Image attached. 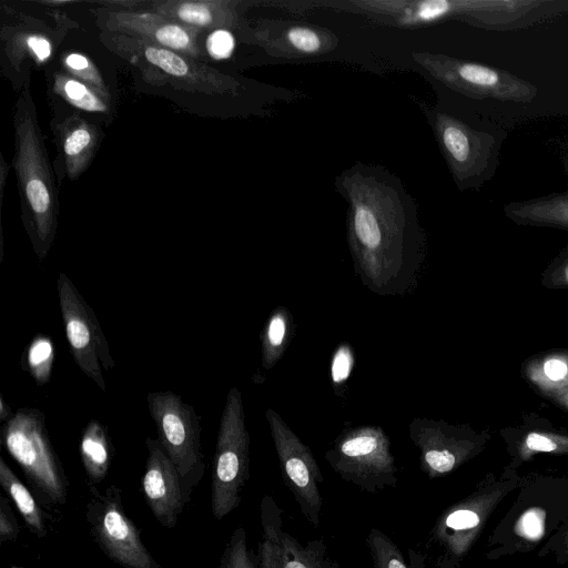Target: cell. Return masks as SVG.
Wrapping results in <instances>:
<instances>
[{
	"instance_id": "cell-30",
	"label": "cell",
	"mask_w": 568,
	"mask_h": 568,
	"mask_svg": "<svg viewBox=\"0 0 568 568\" xmlns=\"http://www.w3.org/2000/svg\"><path fill=\"white\" fill-rule=\"evenodd\" d=\"M354 356L352 347L348 344H341L332 358L331 377L337 388L346 382L352 373Z\"/></svg>"
},
{
	"instance_id": "cell-4",
	"label": "cell",
	"mask_w": 568,
	"mask_h": 568,
	"mask_svg": "<svg viewBox=\"0 0 568 568\" xmlns=\"http://www.w3.org/2000/svg\"><path fill=\"white\" fill-rule=\"evenodd\" d=\"M417 104L459 191L479 190L495 176L505 132L474 126L440 103Z\"/></svg>"
},
{
	"instance_id": "cell-6",
	"label": "cell",
	"mask_w": 568,
	"mask_h": 568,
	"mask_svg": "<svg viewBox=\"0 0 568 568\" xmlns=\"http://www.w3.org/2000/svg\"><path fill=\"white\" fill-rule=\"evenodd\" d=\"M78 24L60 12L54 24L1 3L0 64L2 74L21 91L31 68H43Z\"/></svg>"
},
{
	"instance_id": "cell-25",
	"label": "cell",
	"mask_w": 568,
	"mask_h": 568,
	"mask_svg": "<svg viewBox=\"0 0 568 568\" xmlns=\"http://www.w3.org/2000/svg\"><path fill=\"white\" fill-rule=\"evenodd\" d=\"M292 324V316L283 306L271 314L261 334L263 368L271 369L282 357L291 339Z\"/></svg>"
},
{
	"instance_id": "cell-31",
	"label": "cell",
	"mask_w": 568,
	"mask_h": 568,
	"mask_svg": "<svg viewBox=\"0 0 568 568\" xmlns=\"http://www.w3.org/2000/svg\"><path fill=\"white\" fill-rule=\"evenodd\" d=\"M262 540L258 544V566L260 568H280L277 547L271 526L261 517Z\"/></svg>"
},
{
	"instance_id": "cell-18",
	"label": "cell",
	"mask_w": 568,
	"mask_h": 568,
	"mask_svg": "<svg viewBox=\"0 0 568 568\" xmlns=\"http://www.w3.org/2000/svg\"><path fill=\"white\" fill-rule=\"evenodd\" d=\"M58 148V179H79L90 166L100 148L103 133L99 125L74 111L51 121Z\"/></svg>"
},
{
	"instance_id": "cell-13",
	"label": "cell",
	"mask_w": 568,
	"mask_h": 568,
	"mask_svg": "<svg viewBox=\"0 0 568 568\" xmlns=\"http://www.w3.org/2000/svg\"><path fill=\"white\" fill-rule=\"evenodd\" d=\"M57 286L70 353L80 369L105 392L101 365L110 371L114 361L98 317L64 273L59 274Z\"/></svg>"
},
{
	"instance_id": "cell-41",
	"label": "cell",
	"mask_w": 568,
	"mask_h": 568,
	"mask_svg": "<svg viewBox=\"0 0 568 568\" xmlns=\"http://www.w3.org/2000/svg\"><path fill=\"white\" fill-rule=\"evenodd\" d=\"M565 275H566V278H567V281H568V266H567V267H566V270H565Z\"/></svg>"
},
{
	"instance_id": "cell-22",
	"label": "cell",
	"mask_w": 568,
	"mask_h": 568,
	"mask_svg": "<svg viewBox=\"0 0 568 568\" xmlns=\"http://www.w3.org/2000/svg\"><path fill=\"white\" fill-rule=\"evenodd\" d=\"M54 95L62 99L78 112L92 116L108 119L113 114L112 101L82 81H79L62 70L53 71L50 80Z\"/></svg>"
},
{
	"instance_id": "cell-9",
	"label": "cell",
	"mask_w": 568,
	"mask_h": 568,
	"mask_svg": "<svg viewBox=\"0 0 568 568\" xmlns=\"http://www.w3.org/2000/svg\"><path fill=\"white\" fill-rule=\"evenodd\" d=\"M325 459L344 480L377 494L397 484V466L390 442L379 426L344 429L326 452Z\"/></svg>"
},
{
	"instance_id": "cell-37",
	"label": "cell",
	"mask_w": 568,
	"mask_h": 568,
	"mask_svg": "<svg viewBox=\"0 0 568 568\" xmlns=\"http://www.w3.org/2000/svg\"><path fill=\"white\" fill-rule=\"evenodd\" d=\"M544 371L552 379H561L567 374V365L559 359H549L545 363Z\"/></svg>"
},
{
	"instance_id": "cell-32",
	"label": "cell",
	"mask_w": 568,
	"mask_h": 568,
	"mask_svg": "<svg viewBox=\"0 0 568 568\" xmlns=\"http://www.w3.org/2000/svg\"><path fill=\"white\" fill-rule=\"evenodd\" d=\"M234 37L232 31L215 30L206 39V51L214 59H225L231 55L234 49Z\"/></svg>"
},
{
	"instance_id": "cell-11",
	"label": "cell",
	"mask_w": 568,
	"mask_h": 568,
	"mask_svg": "<svg viewBox=\"0 0 568 568\" xmlns=\"http://www.w3.org/2000/svg\"><path fill=\"white\" fill-rule=\"evenodd\" d=\"M90 491L85 517L91 535L104 555L123 568H161L125 514L121 489L110 485L101 493L90 485Z\"/></svg>"
},
{
	"instance_id": "cell-26",
	"label": "cell",
	"mask_w": 568,
	"mask_h": 568,
	"mask_svg": "<svg viewBox=\"0 0 568 568\" xmlns=\"http://www.w3.org/2000/svg\"><path fill=\"white\" fill-rule=\"evenodd\" d=\"M54 356L52 339L45 335H37L26 348L21 364L38 385H44L50 381Z\"/></svg>"
},
{
	"instance_id": "cell-16",
	"label": "cell",
	"mask_w": 568,
	"mask_h": 568,
	"mask_svg": "<svg viewBox=\"0 0 568 568\" xmlns=\"http://www.w3.org/2000/svg\"><path fill=\"white\" fill-rule=\"evenodd\" d=\"M101 31L121 33L200 60L201 30L171 20L152 11L93 10Z\"/></svg>"
},
{
	"instance_id": "cell-3",
	"label": "cell",
	"mask_w": 568,
	"mask_h": 568,
	"mask_svg": "<svg viewBox=\"0 0 568 568\" xmlns=\"http://www.w3.org/2000/svg\"><path fill=\"white\" fill-rule=\"evenodd\" d=\"M16 172L21 220L38 258L47 257L57 234L60 211L57 175L50 163L29 83L13 112Z\"/></svg>"
},
{
	"instance_id": "cell-20",
	"label": "cell",
	"mask_w": 568,
	"mask_h": 568,
	"mask_svg": "<svg viewBox=\"0 0 568 568\" xmlns=\"http://www.w3.org/2000/svg\"><path fill=\"white\" fill-rule=\"evenodd\" d=\"M261 517L273 531L280 568H338L328 557L322 540H311L303 546L297 539L283 530L282 510L272 496H264L261 501Z\"/></svg>"
},
{
	"instance_id": "cell-39",
	"label": "cell",
	"mask_w": 568,
	"mask_h": 568,
	"mask_svg": "<svg viewBox=\"0 0 568 568\" xmlns=\"http://www.w3.org/2000/svg\"><path fill=\"white\" fill-rule=\"evenodd\" d=\"M37 3L48 7L51 10L60 9L61 7H68L78 3V1L74 0H41L37 1Z\"/></svg>"
},
{
	"instance_id": "cell-40",
	"label": "cell",
	"mask_w": 568,
	"mask_h": 568,
	"mask_svg": "<svg viewBox=\"0 0 568 568\" xmlns=\"http://www.w3.org/2000/svg\"><path fill=\"white\" fill-rule=\"evenodd\" d=\"M13 415L14 414L12 413L11 407L9 406V404H7L3 395L0 394V420L2 423H6L9 419H11Z\"/></svg>"
},
{
	"instance_id": "cell-34",
	"label": "cell",
	"mask_w": 568,
	"mask_h": 568,
	"mask_svg": "<svg viewBox=\"0 0 568 568\" xmlns=\"http://www.w3.org/2000/svg\"><path fill=\"white\" fill-rule=\"evenodd\" d=\"M542 550V554L550 550L555 551L559 564L568 561V523L549 540Z\"/></svg>"
},
{
	"instance_id": "cell-21",
	"label": "cell",
	"mask_w": 568,
	"mask_h": 568,
	"mask_svg": "<svg viewBox=\"0 0 568 568\" xmlns=\"http://www.w3.org/2000/svg\"><path fill=\"white\" fill-rule=\"evenodd\" d=\"M562 164L568 179V152L562 158ZM504 212L519 223L568 227V182L564 191L509 202L504 205Z\"/></svg>"
},
{
	"instance_id": "cell-38",
	"label": "cell",
	"mask_w": 568,
	"mask_h": 568,
	"mask_svg": "<svg viewBox=\"0 0 568 568\" xmlns=\"http://www.w3.org/2000/svg\"><path fill=\"white\" fill-rule=\"evenodd\" d=\"M0 163H1L0 164V197H1V203H2L3 192H4L6 182H7V178H8V174H9L10 165L6 162L3 155H1Z\"/></svg>"
},
{
	"instance_id": "cell-24",
	"label": "cell",
	"mask_w": 568,
	"mask_h": 568,
	"mask_svg": "<svg viewBox=\"0 0 568 568\" xmlns=\"http://www.w3.org/2000/svg\"><path fill=\"white\" fill-rule=\"evenodd\" d=\"M0 485L12 500L30 530L39 538L47 535L43 513L27 486L6 460L0 458Z\"/></svg>"
},
{
	"instance_id": "cell-17",
	"label": "cell",
	"mask_w": 568,
	"mask_h": 568,
	"mask_svg": "<svg viewBox=\"0 0 568 568\" xmlns=\"http://www.w3.org/2000/svg\"><path fill=\"white\" fill-rule=\"evenodd\" d=\"M148 459L141 486L144 498L165 528H173L187 503L180 474L158 439L146 438Z\"/></svg>"
},
{
	"instance_id": "cell-23",
	"label": "cell",
	"mask_w": 568,
	"mask_h": 568,
	"mask_svg": "<svg viewBox=\"0 0 568 568\" xmlns=\"http://www.w3.org/2000/svg\"><path fill=\"white\" fill-rule=\"evenodd\" d=\"M79 452L91 485L101 483L108 475L112 458L108 428L97 419L90 420L81 435Z\"/></svg>"
},
{
	"instance_id": "cell-12",
	"label": "cell",
	"mask_w": 568,
	"mask_h": 568,
	"mask_svg": "<svg viewBox=\"0 0 568 568\" xmlns=\"http://www.w3.org/2000/svg\"><path fill=\"white\" fill-rule=\"evenodd\" d=\"M507 494L505 487L478 489L447 507L430 531L438 568H456L478 538L486 520Z\"/></svg>"
},
{
	"instance_id": "cell-19",
	"label": "cell",
	"mask_w": 568,
	"mask_h": 568,
	"mask_svg": "<svg viewBox=\"0 0 568 568\" xmlns=\"http://www.w3.org/2000/svg\"><path fill=\"white\" fill-rule=\"evenodd\" d=\"M256 1L244 0H148L145 11L162 14L201 31L229 30L236 33L246 23L244 12Z\"/></svg>"
},
{
	"instance_id": "cell-10",
	"label": "cell",
	"mask_w": 568,
	"mask_h": 568,
	"mask_svg": "<svg viewBox=\"0 0 568 568\" xmlns=\"http://www.w3.org/2000/svg\"><path fill=\"white\" fill-rule=\"evenodd\" d=\"M146 400L158 440L180 474L187 501L205 470L200 449V417L180 395L170 390L149 393Z\"/></svg>"
},
{
	"instance_id": "cell-27",
	"label": "cell",
	"mask_w": 568,
	"mask_h": 568,
	"mask_svg": "<svg viewBox=\"0 0 568 568\" xmlns=\"http://www.w3.org/2000/svg\"><path fill=\"white\" fill-rule=\"evenodd\" d=\"M61 70L70 77L90 85L102 97L112 101V97L100 70L84 53L64 51L60 57Z\"/></svg>"
},
{
	"instance_id": "cell-28",
	"label": "cell",
	"mask_w": 568,
	"mask_h": 568,
	"mask_svg": "<svg viewBox=\"0 0 568 568\" xmlns=\"http://www.w3.org/2000/svg\"><path fill=\"white\" fill-rule=\"evenodd\" d=\"M366 544L373 568H413L408 566L397 545L378 528H372Z\"/></svg>"
},
{
	"instance_id": "cell-33",
	"label": "cell",
	"mask_w": 568,
	"mask_h": 568,
	"mask_svg": "<svg viewBox=\"0 0 568 568\" xmlns=\"http://www.w3.org/2000/svg\"><path fill=\"white\" fill-rule=\"evenodd\" d=\"M20 528L7 497L0 498V542L13 541L19 535Z\"/></svg>"
},
{
	"instance_id": "cell-42",
	"label": "cell",
	"mask_w": 568,
	"mask_h": 568,
	"mask_svg": "<svg viewBox=\"0 0 568 568\" xmlns=\"http://www.w3.org/2000/svg\"><path fill=\"white\" fill-rule=\"evenodd\" d=\"M10 568H24V567L13 565Z\"/></svg>"
},
{
	"instance_id": "cell-35",
	"label": "cell",
	"mask_w": 568,
	"mask_h": 568,
	"mask_svg": "<svg viewBox=\"0 0 568 568\" xmlns=\"http://www.w3.org/2000/svg\"><path fill=\"white\" fill-rule=\"evenodd\" d=\"M100 8L116 11H145L148 0H97L91 1Z\"/></svg>"
},
{
	"instance_id": "cell-1",
	"label": "cell",
	"mask_w": 568,
	"mask_h": 568,
	"mask_svg": "<svg viewBox=\"0 0 568 568\" xmlns=\"http://www.w3.org/2000/svg\"><path fill=\"white\" fill-rule=\"evenodd\" d=\"M347 203V243L356 274L382 296L415 287L426 256L417 204L387 168L356 162L334 180Z\"/></svg>"
},
{
	"instance_id": "cell-5",
	"label": "cell",
	"mask_w": 568,
	"mask_h": 568,
	"mask_svg": "<svg viewBox=\"0 0 568 568\" xmlns=\"http://www.w3.org/2000/svg\"><path fill=\"white\" fill-rule=\"evenodd\" d=\"M1 445L20 466L44 503L51 506L65 504L67 476L49 438L45 417L41 410L19 408L1 426Z\"/></svg>"
},
{
	"instance_id": "cell-7",
	"label": "cell",
	"mask_w": 568,
	"mask_h": 568,
	"mask_svg": "<svg viewBox=\"0 0 568 568\" xmlns=\"http://www.w3.org/2000/svg\"><path fill=\"white\" fill-rule=\"evenodd\" d=\"M412 59L433 80L467 98L529 103L538 93L530 81L497 67L428 51H414Z\"/></svg>"
},
{
	"instance_id": "cell-29",
	"label": "cell",
	"mask_w": 568,
	"mask_h": 568,
	"mask_svg": "<svg viewBox=\"0 0 568 568\" xmlns=\"http://www.w3.org/2000/svg\"><path fill=\"white\" fill-rule=\"evenodd\" d=\"M219 568H260L258 558L248 549L243 527L233 530L221 556Z\"/></svg>"
},
{
	"instance_id": "cell-15",
	"label": "cell",
	"mask_w": 568,
	"mask_h": 568,
	"mask_svg": "<svg viewBox=\"0 0 568 568\" xmlns=\"http://www.w3.org/2000/svg\"><path fill=\"white\" fill-rule=\"evenodd\" d=\"M237 37L243 43L260 47L268 55L284 60L324 57L339 45V38L329 29L297 20H247Z\"/></svg>"
},
{
	"instance_id": "cell-14",
	"label": "cell",
	"mask_w": 568,
	"mask_h": 568,
	"mask_svg": "<svg viewBox=\"0 0 568 568\" xmlns=\"http://www.w3.org/2000/svg\"><path fill=\"white\" fill-rule=\"evenodd\" d=\"M277 454L283 480L302 514L314 526L320 524L323 499L320 484L324 478L310 447L272 408L265 413Z\"/></svg>"
},
{
	"instance_id": "cell-36",
	"label": "cell",
	"mask_w": 568,
	"mask_h": 568,
	"mask_svg": "<svg viewBox=\"0 0 568 568\" xmlns=\"http://www.w3.org/2000/svg\"><path fill=\"white\" fill-rule=\"evenodd\" d=\"M526 445L530 450L536 452H552L557 448V445L551 439L537 433H530L527 436Z\"/></svg>"
},
{
	"instance_id": "cell-8",
	"label": "cell",
	"mask_w": 568,
	"mask_h": 568,
	"mask_svg": "<svg viewBox=\"0 0 568 568\" xmlns=\"http://www.w3.org/2000/svg\"><path fill=\"white\" fill-rule=\"evenodd\" d=\"M250 477V436L242 394L232 387L222 412L212 466L211 508L221 520L239 507Z\"/></svg>"
},
{
	"instance_id": "cell-2",
	"label": "cell",
	"mask_w": 568,
	"mask_h": 568,
	"mask_svg": "<svg viewBox=\"0 0 568 568\" xmlns=\"http://www.w3.org/2000/svg\"><path fill=\"white\" fill-rule=\"evenodd\" d=\"M99 39L135 69V79L151 93L166 97L199 115H263L274 102H290L298 95L221 72L200 60L125 34L101 31Z\"/></svg>"
}]
</instances>
